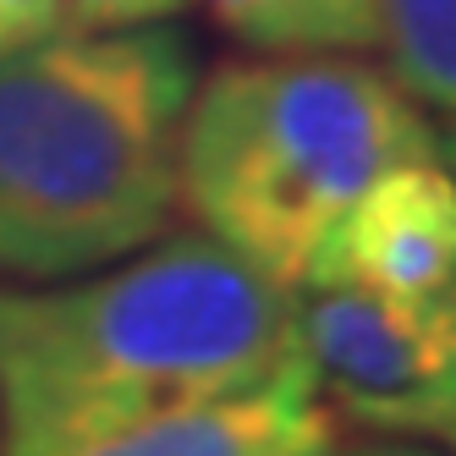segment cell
Instances as JSON below:
<instances>
[{"mask_svg":"<svg viewBox=\"0 0 456 456\" xmlns=\"http://www.w3.org/2000/svg\"><path fill=\"white\" fill-rule=\"evenodd\" d=\"M440 154L435 126L357 55L232 61L192 88L182 209L242 265L297 291L324 232L379 171Z\"/></svg>","mask_w":456,"mask_h":456,"instance_id":"obj_3","label":"cell"},{"mask_svg":"<svg viewBox=\"0 0 456 456\" xmlns=\"http://www.w3.org/2000/svg\"><path fill=\"white\" fill-rule=\"evenodd\" d=\"M379 50L412 105L456 116V0H385Z\"/></svg>","mask_w":456,"mask_h":456,"instance_id":"obj_8","label":"cell"},{"mask_svg":"<svg viewBox=\"0 0 456 456\" xmlns=\"http://www.w3.org/2000/svg\"><path fill=\"white\" fill-rule=\"evenodd\" d=\"M308 369L297 291L232 248H154L55 286H0V456H67Z\"/></svg>","mask_w":456,"mask_h":456,"instance_id":"obj_1","label":"cell"},{"mask_svg":"<svg viewBox=\"0 0 456 456\" xmlns=\"http://www.w3.org/2000/svg\"><path fill=\"white\" fill-rule=\"evenodd\" d=\"M402 440H423V445H445L456 456V363L451 374L412 407V418L402 423Z\"/></svg>","mask_w":456,"mask_h":456,"instance_id":"obj_11","label":"cell"},{"mask_svg":"<svg viewBox=\"0 0 456 456\" xmlns=\"http://www.w3.org/2000/svg\"><path fill=\"white\" fill-rule=\"evenodd\" d=\"M192 88L199 55L171 22L0 55V275L50 286L166 237Z\"/></svg>","mask_w":456,"mask_h":456,"instance_id":"obj_2","label":"cell"},{"mask_svg":"<svg viewBox=\"0 0 456 456\" xmlns=\"http://www.w3.org/2000/svg\"><path fill=\"white\" fill-rule=\"evenodd\" d=\"M336 440L341 435L314 369H297L242 396H220L88 440L67 456H324Z\"/></svg>","mask_w":456,"mask_h":456,"instance_id":"obj_6","label":"cell"},{"mask_svg":"<svg viewBox=\"0 0 456 456\" xmlns=\"http://www.w3.org/2000/svg\"><path fill=\"white\" fill-rule=\"evenodd\" d=\"M324 456H440L423 440H402V435H369V440H336Z\"/></svg>","mask_w":456,"mask_h":456,"instance_id":"obj_12","label":"cell"},{"mask_svg":"<svg viewBox=\"0 0 456 456\" xmlns=\"http://www.w3.org/2000/svg\"><path fill=\"white\" fill-rule=\"evenodd\" d=\"M209 12L258 55H363L385 39V0H209Z\"/></svg>","mask_w":456,"mask_h":456,"instance_id":"obj_7","label":"cell"},{"mask_svg":"<svg viewBox=\"0 0 456 456\" xmlns=\"http://www.w3.org/2000/svg\"><path fill=\"white\" fill-rule=\"evenodd\" d=\"M61 28H67L61 0H0V55L39 45V39L61 34Z\"/></svg>","mask_w":456,"mask_h":456,"instance_id":"obj_10","label":"cell"},{"mask_svg":"<svg viewBox=\"0 0 456 456\" xmlns=\"http://www.w3.org/2000/svg\"><path fill=\"white\" fill-rule=\"evenodd\" d=\"M303 286L440 297L456 286V176L440 154L379 171L324 232ZM297 286V291H303Z\"/></svg>","mask_w":456,"mask_h":456,"instance_id":"obj_5","label":"cell"},{"mask_svg":"<svg viewBox=\"0 0 456 456\" xmlns=\"http://www.w3.org/2000/svg\"><path fill=\"white\" fill-rule=\"evenodd\" d=\"M72 34H121V28H154L187 12V0H61Z\"/></svg>","mask_w":456,"mask_h":456,"instance_id":"obj_9","label":"cell"},{"mask_svg":"<svg viewBox=\"0 0 456 456\" xmlns=\"http://www.w3.org/2000/svg\"><path fill=\"white\" fill-rule=\"evenodd\" d=\"M440 159H445V166H451V176H456V126H451V138L440 143Z\"/></svg>","mask_w":456,"mask_h":456,"instance_id":"obj_13","label":"cell"},{"mask_svg":"<svg viewBox=\"0 0 456 456\" xmlns=\"http://www.w3.org/2000/svg\"><path fill=\"white\" fill-rule=\"evenodd\" d=\"M297 336L324 396L374 435H402L412 407L456 363V286L440 297L303 286Z\"/></svg>","mask_w":456,"mask_h":456,"instance_id":"obj_4","label":"cell"}]
</instances>
